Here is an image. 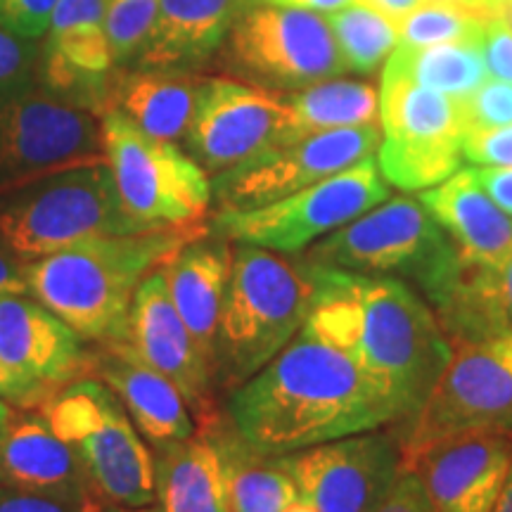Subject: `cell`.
<instances>
[{
  "instance_id": "obj_1",
  "label": "cell",
  "mask_w": 512,
  "mask_h": 512,
  "mask_svg": "<svg viewBox=\"0 0 512 512\" xmlns=\"http://www.w3.org/2000/svg\"><path fill=\"white\" fill-rule=\"evenodd\" d=\"M228 420L259 453L285 456L401 418L347 351L304 323L271 363L235 389Z\"/></svg>"
},
{
  "instance_id": "obj_2",
  "label": "cell",
  "mask_w": 512,
  "mask_h": 512,
  "mask_svg": "<svg viewBox=\"0 0 512 512\" xmlns=\"http://www.w3.org/2000/svg\"><path fill=\"white\" fill-rule=\"evenodd\" d=\"M306 268L316 287L306 325L347 351L401 420H413L453 354L437 313L403 280Z\"/></svg>"
},
{
  "instance_id": "obj_3",
  "label": "cell",
  "mask_w": 512,
  "mask_h": 512,
  "mask_svg": "<svg viewBox=\"0 0 512 512\" xmlns=\"http://www.w3.org/2000/svg\"><path fill=\"white\" fill-rule=\"evenodd\" d=\"M204 233H209V226L81 240L29 261V294L88 342H126L140 283Z\"/></svg>"
},
{
  "instance_id": "obj_4",
  "label": "cell",
  "mask_w": 512,
  "mask_h": 512,
  "mask_svg": "<svg viewBox=\"0 0 512 512\" xmlns=\"http://www.w3.org/2000/svg\"><path fill=\"white\" fill-rule=\"evenodd\" d=\"M309 268L252 245L233 252L214 370L238 389L292 342L313 306Z\"/></svg>"
},
{
  "instance_id": "obj_5",
  "label": "cell",
  "mask_w": 512,
  "mask_h": 512,
  "mask_svg": "<svg viewBox=\"0 0 512 512\" xmlns=\"http://www.w3.org/2000/svg\"><path fill=\"white\" fill-rule=\"evenodd\" d=\"M38 411L74 448L93 498L128 508L155 503V453L105 382L79 377L57 387Z\"/></svg>"
},
{
  "instance_id": "obj_6",
  "label": "cell",
  "mask_w": 512,
  "mask_h": 512,
  "mask_svg": "<svg viewBox=\"0 0 512 512\" xmlns=\"http://www.w3.org/2000/svg\"><path fill=\"white\" fill-rule=\"evenodd\" d=\"M458 247L415 197H392L309 247L306 264L328 271L394 278L430 302L458 261Z\"/></svg>"
},
{
  "instance_id": "obj_7",
  "label": "cell",
  "mask_w": 512,
  "mask_h": 512,
  "mask_svg": "<svg viewBox=\"0 0 512 512\" xmlns=\"http://www.w3.org/2000/svg\"><path fill=\"white\" fill-rule=\"evenodd\" d=\"M131 233L147 230L124 211L105 159L57 171L0 204V238L27 264L81 240Z\"/></svg>"
},
{
  "instance_id": "obj_8",
  "label": "cell",
  "mask_w": 512,
  "mask_h": 512,
  "mask_svg": "<svg viewBox=\"0 0 512 512\" xmlns=\"http://www.w3.org/2000/svg\"><path fill=\"white\" fill-rule=\"evenodd\" d=\"M102 157L124 211L145 230L202 226L214 200L209 174L174 140L150 136L117 110L100 114Z\"/></svg>"
},
{
  "instance_id": "obj_9",
  "label": "cell",
  "mask_w": 512,
  "mask_h": 512,
  "mask_svg": "<svg viewBox=\"0 0 512 512\" xmlns=\"http://www.w3.org/2000/svg\"><path fill=\"white\" fill-rule=\"evenodd\" d=\"M380 126L377 166L396 188H434L463 164V100L420 86L389 64L382 72Z\"/></svg>"
},
{
  "instance_id": "obj_10",
  "label": "cell",
  "mask_w": 512,
  "mask_h": 512,
  "mask_svg": "<svg viewBox=\"0 0 512 512\" xmlns=\"http://www.w3.org/2000/svg\"><path fill=\"white\" fill-rule=\"evenodd\" d=\"M387 197L389 183L377 159L368 157L266 207L216 211L209 233L235 245L299 254Z\"/></svg>"
},
{
  "instance_id": "obj_11",
  "label": "cell",
  "mask_w": 512,
  "mask_h": 512,
  "mask_svg": "<svg viewBox=\"0 0 512 512\" xmlns=\"http://www.w3.org/2000/svg\"><path fill=\"white\" fill-rule=\"evenodd\" d=\"M226 62L254 86L292 93L347 74L325 15L252 0L228 31Z\"/></svg>"
},
{
  "instance_id": "obj_12",
  "label": "cell",
  "mask_w": 512,
  "mask_h": 512,
  "mask_svg": "<svg viewBox=\"0 0 512 512\" xmlns=\"http://www.w3.org/2000/svg\"><path fill=\"white\" fill-rule=\"evenodd\" d=\"M100 159L98 114L53 98L38 81L0 86V192Z\"/></svg>"
},
{
  "instance_id": "obj_13",
  "label": "cell",
  "mask_w": 512,
  "mask_h": 512,
  "mask_svg": "<svg viewBox=\"0 0 512 512\" xmlns=\"http://www.w3.org/2000/svg\"><path fill=\"white\" fill-rule=\"evenodd\" d=\"M470 432H512V335L453 347L444 375L413 415L401 463Z\"/></svg>"
},
{
  "instance_id": "obj_14",
  "label": "cell",
  "mask_w": 512,
  "mask_h": 512,
  "mask_svg": "<svg viewBox=\"0 0 512 512\" xmlns=\"http://www.w3.org/2000/svg\"><path fill=\"white\" fill-rule=\"evenodd\" d=\"M382 126L337 128L280 143L211 181L219 211L266 207L309 185L375 157Z\"/></svg>"
},
{
  "instance_id": "obj_15",
  "label": "cell",
  "mask_w": 512,
  "mask_h": 512,
  "mask_svg": "<svg viewBox=\"0 0 512 512\" xmlns=\"http://www.w3.org/2000/svg\"><path fill=\"white\" fill-rule=\"evenodd\" d=\"M287 128L283 93L235 79H204L185 145L207 174L219 176L285 143Z\"/></svg>"
},
{
  "instance_id": "obj_16",
  "label": "cell",
  "mask_w": 512,
  "mask_h": 512,
  "mask_svg": "<svg viewBox=\"0 0 512 512\" xmlns=\"http://www.w3.org/2000/svg\"><path fill=\"white\" fill-rule=\"evenodd\" d=\"M278 458L299 501L318 512H375L403 470L401 446L375 430Z\"/></svg>"
},
{
  "instance_id": "obj_17",
  "label": "cell",
  "mask_w": 512,
  "mask_h": 512,
  "mask_svg": "<svg viewBox=\"0 0 512 512\" xmlns=\"http://www.w3.org/2000/svg\"><path fill=\"white\" fill-rule=\"evenodd\" d=\"M114 74L105 0H60L38 48V83L53 98L100 117Z\"/></svg>"
},
{
  "instance_id": "obj_18",
  "label": "cell",
  "mask_w": 512,
  "mask_h": 512,
  "mask_svg": "<svg viewBox=\"0 0 512 512\" xmlns=\"http://www.w3.org/2000/svg\"><path fill=\"white\" fill-rule=\"evenodd\" d=\"M512 465V432H470L408 460L437 512H494Z\"/></svg>"
},
{
  "instance_id": "obj_19",
  "label": "cell",
  "mask_w": 512,
  "mask_h": 512,
  "mask_svg": "<svg viewBox=\"0 0 512 512\" xmlns=\"http://www.w3.org/2000/svg\"><path fill=\"white\" fill-rule=\"evenodd\" d=\"M128 347L138 358L171 380L202 422L211 415V373L214 368L197 347L195 337L178 316L162 271L150 273L133 297L128 318Z\"/></svg>"
},
{
  "instance_id": "obj_20",
  "label": "cell",
  "mask_w": 512,
  "mask_h": 512,
  "mask_svg": "<svg viewBox=\"0 0 512 512\" xmlns=\"http://www.w3.org/2000/svg\"><path fill=\"white\" fill-rule=\"evenodd\" d=\"M0 356L55 389L88 377L93 366L83 337L31 294L0 297Z\"/></svg>"
},
{
  "instance_id": "obj_21",
  "label": "cell",
  "mask_w": 512,
  "mask_h": 512,
  "mask_svg": "<svg viewBox=\"0 0 512 512\" xmlns=\"http://www.w3.org/2000/svg\"><path fill=\"white\" fill-rule=\"evenodd\" d=\"M0 486L79 505L93 498L79 456L41 411L12 413L0 430Z\"/></svg>"
},
{
  "instance_id": "obj_22",
  "label": "cell",
  "mask_w": 512,
  "mask_h": 512,
  "mask_svg": "<svg viewBox=\"0 0 512 512\" xmlns=\"http://www.w3.org/2000/svg\"><path fill=\"white\" fill-rule=\"evenodd\" d=\"M91 375L119 396L140 437L155 448L195 437V422L176 384L140 361L128 342L100 344Z\"/></svg>"
},
{
  "instance_id": "obj_23",
  "label": "cell",
  "mask_w": 512,
  "mask_h": 512,
  "mask_svg": "<svg viewBox=\"0 0 512 512\" xmlns=\"http://www.w3.org/2000/svg\"><path fill=\"white\" fill-rule=\"evenodd\" d=\"M252 0H162L143 48L128 67L190 72L226 43L233 22Z\"/></svg>"
},
{
  "instance_id": "obj_24",
  "label": "cell",
  "mask_w": 512,
  "mask_h": 512,
  "mask_svg": "<svg viewBox=\"0 0 512 512\" xmlns=\"http://www.w3.org/2000/svg\"><path fill=\"white\" fill-rule=\"evenodd\" d=\"M230 266H233V252L228 240H204L202 235L183 245L159 268L178 316L183 318L185 328L195 337L211 368L216 363V339H219Z\"/></svg>"
},
{
  "instance_id": "obj_25",
  "label": "cell",
  "mask_w": 512,
  "mask_h": 512,
  "mask_svg": "<svg viewBox=\"0 0 512 512\" xmlns=\"http://www.w3.org/2000/svg\"><path fill=\"white\" fill-rule=\"evenodd\" d=\"M420 202L467 259L501 266L512 256V216L486 195L475 169H458L444 183L422 190Z\"/></svg>"
},
{
  "instance_id": "obj_26",
  "label": "cell",
  "mask_w": 512,
  "mask_h": 512,
  "mask_svg": "<svg viewBox=\"0 0 512 512\" xmlns=\"http://www.w3.org/2000/svg\"><path fill=\"white\" fill-rule=\"evenodd\" d=\"M204 79L174 69H138L114 74L107 110L162 140H178L188 133L197 95Z\"/></svg>"
},
{
  "instance_id": "obj_27",
  "label": "cell",
  "mask_w": 512,
  "mask_h": 512,
  "mask_svg": "<svg viewBox=\"0 0 512 512\" xmlns=\"http://www.w3.org/2000/svg\"><path fill=\"white\" fill-rule=\"evenodd\" d=\"M202 432L219 453L230 512H285L299 501L297 486L280 458L256 451L233 422L211 415L202 422Z\"/></svg>"
},
{
  "instance_id": "obj_28",
  "label": "cell",
  "mask_w": 512,
  "mask_h": 512,
  "mask_svg": "<svg viewBox=\"0 0 512 512\" xmlns=\"http://www.w3.org/2000/svg\"><path fill=\"white\" fill-rule=\"evenodd\" d=\"M155 451L159 512H230L219 453L207 434Z\"/></svg>"
},
{
  "instance_id": "obj_29",
  "label": "cell",
  "mask_w": 512,
  "mask_h": 512,
  "mask_svg": "<svg viewBox=\"0 0 512 512\" xmlns=\"http://www.w3.org/2000/svg\"><path fill=\"white\" fill-rule=\"evenodd\" d=\"M290 107V140L337 128L380 124V93L373 83L354 79H325L287 95Z\"/></svg>"
},
{
  "instance_id": "obj_30",
  "label": "cell",
  "mask_w": 512,
  "mask_h": 512,
  "mask_svg": "<svg viewBox=\"0 0 512 512\" xmlns=\"http://www.w3.org/2000/svg\"><path fill=\"white\" fill-rule=\"evenodd\" d=\"M389 67L399 69L408 79L448 98L465 100L486 81V64L482 46H458V43H437V46H403L399 43L389 57Z\"/></svg>"
},
{
  "instance_id": "obj_31",
  "label": "cell",
  "mask_w": 512,
  "mask_h": 512,
  "mask_svg": "<svg viewBox=\"0 0 512 512\" xmlns=\"http://www.w3.org/2000/svg\"><path fill=\"white\" fill-rule=\"evenodd\" d=\"M349 72L373 74L399 46V27L392 17L363 3L325 15Z\"/></svg>"
},
{
  "instance_id": "obj_32",
  "label": "cell",
  "mask_w": 512,
  "mask_h": 512,
  "mask_svg": "<svg viewBox=\"0 0 512 512\" xmlns=\"http://www.w3.org/2000/svg\"><path fill=\"white\" fill-rule=\"evenodd\" d=\"M489 19L475 12L439 0H425L396 22L403 46H437V43H458V46H482L484 27Z\"/></svg>"
},
{
  "instance_id": "obj_33",
  "label": "cell",
  "mask_w": 512,
  "mask_h": 512,
  "mask_svg": "<svg viewBox=\"0 0 512 512\" xmlns=\"http://www.w3.org/2000/svg\"><path fill=\"white\" fill-rule=\"evenodd\" d=\"M162 0H105V27L117 69L128 67L143 48Z\"/></svg>"
},
{
  "instance_id": "obj_34",
  "label": "cell",
  "mask_w": 512,
  "mask_h": 512,
  "mask_svg": "<svg viewBox=\"0 0 512 512\" xmlns=\"http://www.w3.org/2000/svg\"><path fill=\"white\" fill-rule=\"evenodd\" d=\"M477 290L491 335H512V256L501 266L479 268Z\"/></svg>"
},
{
  "instance_id": "obj_35",
  "label": "cell",
  "mask_w": 512,
  "mask_h": 512,
  "mask_svg": "<svg viewBox=\"0 0 512 512\" xmlns=\"http://www.w3.org/2000/svg\"><path fill=\"white\" fill-rule=\"evenodd\" d=\"M467 131L512 124V83L486 79L470 98L463 100Z\"/></svg>"
},
{
  "instance_id": "obj_36",
  "label": "cell",
  "mask_w": 512,
  "mask_h": 512,
  "mask_svg": "<svg viewBox=\"0 0 512 512\" xmlns=\"http://www.w3.org/2000/svg\"><path fill=\"white\" fill-rule=\"evenodd\" d=\"M60 0H0V29L17 38L38 41L46 36Z\"/></svg>"
},
{
  "instance_id": "obj_37",
  "label": "cell",
  "mask_w": 512,
  "mask_h": 512,
  "mask_svg": "<svg viewBox=\"0 0 512 512\" xmlns=\"http://www.w3.org/2000/svg\"><path fill=\"white\" fill-rule=\"evenodd\" d=\"M463 157L477 166H512V124L470 128L463 138Z\"/></svg>"
},
{
  "instance_id": "obj_38",
  "label": "cell",
  "mask_w": 512,
  "mask_h": 512,
  "mask_svg": "<svg viewBox=\"0 0 512 512\" xmlns=\"http://www.w3.org/2000/svg\"><path fill=\"white\" fill-rule=\"evenodd\" d=\"M38 43L0 29V86L38 81Z\"/></svg>"
},
{
  "instance_id": "obj_39",
  "label": "cell",
  "mask_w": 512,
  "mask_h": 512,
  "mask_svg": "<svg viewBox=\"0 0 512 512\" xmlns=\"http://www.w3.org/2000/svg\"><path fill=\"white\" fill-rule=\"evenodd\" d=\"M53 392L55 387L22 373L0 356V399L5 403L22 408V411H34V408H41Z\"/></svg>"
},
{
  "instance_id": "obj_40",
  "label": "cell",
  "mask_w": 512,
  "mask_h": 512,
  "mask_svg": "<svg viewBox=\"0 0 512 512\" xmlns=\"http://www.w3.org/2000/svg\"><path fill=\"white\" fill-rule=\"evenodd\" d=\"M482 55L486 72L494 79L512 83V29L501 17H491L484 27Z\"/></svg>"
},
{
  "instance_id": "obj_41",
  "label": "cell",
  "mask_w": 512,
  "mask_h": 512,
  "mask_svg": "<svg viewBox=\"0 0 512 512\" xmlns=\"http://www.w3.org/2000/svg\"><path fill=\"white\" fill-rule=\"evenodd\" d=\"M375 512H437L427 496L425 484L418 477V472L403 467L394 489L384 498V503Z\"/></svg>"
},
{
  "instance_id": "obj_42",
  "label": "cell",
  "mask_w": 512,
  "mask_h": 512,
  "mask_svg": "<svg viewBox=\"0 0 512 512\" xmlns=\"http://www.w3.org/2000/svg\"><path fill=\"white\" fill-rule=\"evenodd\" d=\"M0 512H86V505L0 486Z\"/></svg>"
},
{
  "instance_id": "obj_43",
  "label": "cell",
  "mask_w": 512,
  "mask_h": 512,
  "mask_svg": "<svg viewBox=\"0 0 512 512\" xmlns=\"http://www.w3.org/2000/svg\"><path fill=\"white\" fill-rule=\"evenodd\" d=\"M475 176L486 195L512 216V166H475Z\"/></svg>"
},
{
  "instance_id": "obj_44",
  "label": "cell",
  "mask_w": 512,
  "mask_h": 512,
  "mask_svg": "<svg viewBox=\"0 0 512 512\" xmlns=\"http://www.w3.org/2000/svg\"><path fill=\"white\" fill-rule=\"evenodd\" d=\"M3 294H29L27 261H22L0 238V297Z\"/></svg>"
},
{
  "instance_id": "obj_45",
  "label": "cell",
  "mask_w": 512,
  "mask_h": 512,
  "mask_svg": "<svg viewBox=\"0 0 512 512\" xmlns=\"http://www.w3.org/2000/svg\"><path fill=\"white\" fill-rule=\"evenodd\" d=\"M356 3L368 5V8L382 12V15L392 17L394 22H399L401 17H406L408 12L418 8V5L425 3V0H356Z\"/></svg>"
},
{
  "instance_id": "obj_46",
  "label": "cell",
  "mask_w": 512,
  "mask_h": 512,
  "mask_svg": "<svg viewBox=\"0 0 512 512\" xmlns=\"http://www.w3.org/2000/svg\"><path fill=\"white\" fill-rule=\"evenodd\" d=\"M271 3L292 5V8H304V10L318 12V15H330V12L349 8V5H354L356 0H271Z\"/></svg>"
},
{
  "instance_id": "obj_47",
  "label": "cell",
  "mask_w": 512,
  "mask_h": 512,
  "mask_svg": "<svg viewBox=\"0 0 512 512\" xmlns=\"http://www.w3.org/2000/svg\"><path fill=\"white\" fill-rule=\"evenodd\" d=\"M439 3L458 5V8L475 12V15L484 17V19L498 17V0H439Z\"/></svg>"
},
{
  "instance_id": "obj_48",
  "label": "cell",
  "mask_w": 512,
  "mask_h": 512,
  "mask_svg": "<svg viewBox=\"0 0 512 512\" xmlns=\"http://www.w3.org/2000/svg\"><path fill=\"white\" fill-rule=\"evenodd\" d=\"M86 512H159L152 505H143V508H128V505H117V503H105L98 501V498H91L86 503Z\"/></svg>"
},
{
  "instance_id": "obj_49",
  "label": "cell",
  "mask_w": 512,
  "mask_h": 512,
  "mask_svg": "<svg viewBox=\"0 0 512 512\" xmlns=\"http://www.w3.org/2000/svg\"><path fill=\"white\" fill-rule=\"evenodd\" d=\"M494 512H512V465H510L508 479H505L501 496H498V501L494 505Z\"/></svg>"
},
{
  "instance_id": "obj_50",
  "label": "cell",
  "mask_w": 512,
  "mask_h": 512,
  "mask_svg": "<svg viewBox=\"0 0 512 512\" xmlns=\"http://www.w3.org/2000/svg\"><path fill=\"white\" fill-rule=\"evenodd\" d=\"M12 413H15V411H12L10 403H5L3 399H0V430H3L5 422H8V420L12 418Z\"/></svg>"
},
{
  "instance_id": "obj_51",
  "label": "cell",
  "mask_w": 512,
  "mask_h": 512,
  "mask_svg": "<svg viewBox=\"0 0 512 512\" xmlns=\"http://www.w3.org/2000/svg\"><path fill=\"white\" fill-rule=\"evenodd\" d=\"M498 17L505 19V22H508V27L512 29V0H505L501 12H498Z\"/></svg>"
},
{
  "instance_id": "obj_52",
  "label": "cell",
  "mask_w": 512,
  "mask_h": 512,
  "mask_svg": "<svg viewBox=\"0 0 512 512\" xmlns=\"http://www.w3.org/2000/svg\"><path fill=\"white\" fill-rule=\"evenodd\" d=\"M285 512H318V510L311 508V505L304 503V501H294Z\"/></svg>"
},
{
  "instance_id": "obj_53",
  "label": "cell",
  "mask_w": 512,
  "mask_h": 512,
  "mask_svg": "<svg viewBox=\"0 0 512 512\" xmlns=\"http://www.w3.org/2000/svg\"><path fill=\"white\" fill-rule=\"evenodd\" d=\"M503 3H505V0H498V12H501V8H503Z\"/></svg>"
}]
</instances>
